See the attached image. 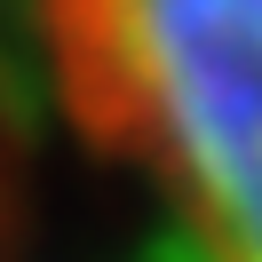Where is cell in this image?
<instances>
[{
  "label": "cell",
  "instance_id": "1",
  "mask_svg": "<svg viewBox=\"0 0 262 262\" xmlns=\"http://www.w3.org/2000/svg\"><path fill=\"white\" fill-rule=\"evenodd\" d=\"M64 112L191 262H262V0H40Z\"/></svg>",
  "mask_w": 262,
  "mask_h": 262
}]
</instances>
